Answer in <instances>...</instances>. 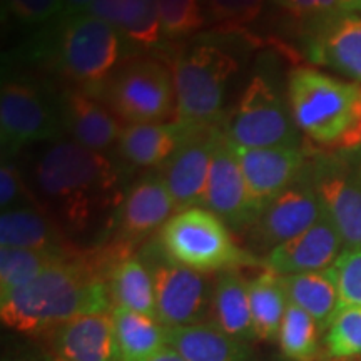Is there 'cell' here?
I'll list each match as a JSON object with an SVG mask.
<instances>
[{"mask_svg": "<svg viewBox=\"0 0 361 361\" xmlns=\"http://www.w3.org/2000/svg\"><path fill=\"white\" fill-rule=\"evenodd\" d=\"M341 6L345 8V12H353L360 11L361 12V0H341Z\"/></svg>", "mask_w": 361, "mask_h": 361, "instance_id": "obj_42", "label": "cell"}, {"mask_svg": "<svg viewBox=\"0 0 361 361\" xmlns=\"http://www.w3.org/2000/svg\"><path fill=\"white\" fill-rule=\"evenodd\" d=\"M360 147H361V129H360Z\"/></svg>", "mask_w": 361, "mask_h": 361, "instance_id": "obj_43", "label": "cell"}, {"mask_svg": "<svg viewBox=\"0 0 361 361\" xmlns=\"http://www.w3.org/2000/svg\"><path fill=\"white\" fill-rule=\"evenodd\" d=\"M310 59L361 84V17L341 13L319 25L310 44Z\"/></svg>", "mask_w": 361, "mask_h": 361, "instance_id": "obj_19", "label": "cell"}, {"mask_svg": "<svg viewBox=\"0 0 361 361\" xmlns=\"http://www.w3.org/2000/svg\"><path fill=\"white\" fill-rule=\"evenodd\" d=\"M64 128L62 111L32 84L12 80L0 92V139L4 154L27 144L56 139Z\"/></svg>", "mask_w": 361, "mask_h": 361, "instance_id": "obj_10", "label": "cell"}, {"mask_svg": "<svg viewBox=\"0 0 361 361\" xmlns=\"http://www.w3.org/2000/svg\"><path fill=\"white\" fill-rule=\"evenodd\" d=\"M106 99L126 123H162L176 114L173 72L154 59L129 62L107 82Z\"/></svg>", "mask_w": 361, "mask_h": 361, "instance_id": "obj_8", "label": "cell"}, {"mask_svg": "<svg viewBox=\"0 0 361 361\" xmlns=\"http://www.w3.org/2000/svg\"><path fill=\"white\" fill-rule=\"evenodd\" d=\"M314 188L345 247H361V166L324 168Z\"/></svg>", "mask_w": 361, "mask_h": 361, "instance_id": "obj_18", "label": "cell"}, {"mask_svg": "<svg viewBox=\"0 0 361 361\" xmlns=\"http://www.w3.org/2000/svg\"><path fill=\"white\" fill-rule=\"evenodd\" d=\"M174 209L173 197L161 174L142 178L129 189L116 211L111 228L114 238L109 241L134 247L161 229L171 219Z\"/></svg>", "mask_w": 361, "mask_h": 361, "instance_id": "obj_15", "label": "cell"}, {"mask_svg": "<svg viewBox=\"0 0 361 361\" xmlns=\"http://www.w3.org/2000/svg\"><path fill=\"white\" fill-rule=\"evenodd\" d=\"M161 30L166 37H184L206 24L202 0H157Z\"/></svg>", "mask_w": 361, "mask_h": 361, "instance_id": "obj_32", "label": "cell"}, {"mask_svg": "<svg viewBox=\"0 0 361 361\" xmlns=\"http://www.w3.org/2000/svg\"><path fill=\"white\" fill-rule=\"evenodd\" d=\"M133 250L107 241L59 261L20 290L0 300V318L20 335L42 338L59 324L84 314L112 313L111 269Z\"/></svg>", "mask_w": 361, "mask_h": 361, "instance_id": "obj_1", "label": "cell"}, {"mask_svg": "<svg viewBox=\"0 0 361 361\" xmlns=\"http://www.w3.org/2000/svg\"><path fill=\"white\" fill-rule=\"evenodd\" d=\"M281 4L295 19L319 22V25L341 13H348L343 8L341 0H281Z\"/></svg>", "mask_w": 361, "mask_h": 361, "instance_id": "obj_38", "label": "cell"}, {"mask_svg": "<svg viewBox=\"0 0 361 361\" xmlns=\"http://www.w3.org/2000/svg\"><path fill=\"white\" fill-rule=\"evenodd\" d=\"M62 117L72 139L96 152L107 151L124 130L116 112L84 89L67 92Z\"/></svg>", "mask_w": 361, "mask_h": 361, "instance_id": "obj_20", "label": "cell"}, {"mask_svg": "<svg viewBox=\"0 0 361 361\" xmlns=\"http://www.w3.org/2000/svg\"><path fill=\"white\" fill-rule=\"evenodd\" d=\"M238 62L213 45H194L174 61L176 123L206 128L221 116Z\"/></svg>", "mask_w": 361, "mask_h": 361, "instance_id": "obj_5", "label": "cell"}, {"mask_svg": "<svg viewBox=\"0 0 361 361\" xmlns=\"http://www.w3.org/2000/svg\"><path fill=\"white\" fill-rule=\"evenodd\" d=\"M189 126L173 123L129 124L121 134L117 147L121 156L137 168L164 166L183 142Z\"/></svg>", "mask_w": 361, "mask_h": 361, "instance_id": "obj_24", "label": "cell"}, {"mask_svg": "<svg viewBox=\"0 0 361 361\" xmlns=\"http://www.w3.org/2000/svg\"><path fill=\"white\" fill-rule=\"evenodd\" d=\"M322 326L311 316L288 301L281 329H279V350L288 361H322L324 346Z\"/></svg>", "mask_w": 361, "mask_h": 361, "instance_id": "obj_29", "label": "cell"}, {"mask_svg": "<svg viewBox=\"0 0 361 361\" xmlns=\"http://www.w3.org/2000/svg\"><path fill=\"white\" fill-rule=\"evenodd\" d=\"M234 146L256 218L274 197L295 184L303 169L305 156L296 146Z\"/></svg>", "mask_w": 361, "mask_h": 361, "instance_id": "obj_14", "label": "cell"}, {"mask_svg": "<svg viewBox=\"0 0 361 361\" xmlns=\"http://www.w3.org/2000/svg\"><path fill=\"white\" fill-rule=\"evenodd\" d=\"M146 361H186V360H184L174 348L166 346V348L157 351L156 355H152L151 358H147Z\"/></svg>", "mask_w": 361, "mask_h": 361, "instance_id": "obj_41", "label": "cell"}, {"mask_svg": "<svg viewBox=\"0 0 361 361\" xmlns=\"http://www.w3.org/2000/svg\"><path fill=\"white\" fill-rule=\"evenodd\" d=\"M78 251L56 252L0 247V300L20 290L22 286L37 278L42 271Z\"/></svg>", "mask_w": 361, "mask_h": 361, "instance_id": "obj_30", "label": "cell"}, {"mask_svg": "<svg viewBox=\"0 0 361 361\" xmlns=\"http://www.w3.org/2000/svg\"><path fill=\"white\" fill-rule=\"evenodd\" d=\"M32 184L39 207L69 239L101 228L104 221H114L124 200L111 159L75 141H59L44 149L32 166Z\"/></svg>", "mask_w": 361, "mask_h": 361, "instance_id": "obj_2", "label": "cell"}, {"mask_svg": "<svg viewBox=\"0 0 361 361\" xmlns=\"http://www.w3.org/2000/svg\"><path fill=\"white\" fill-rule=\"evenodd\" d=\"M112 318L123 361H146L168 346L166 326L156 318L124 308L112 310Z\"/></svg>", "mask_w": 361, "mask_h": 361, "instance_id": "obj_27", "label": "cell"}, {"mask_svg": "<svg viewBox=\"0 0 361 361\" xmlns=\"http://www.w3.org/2000/svg\"><path fill=\"white\" fill-rule=\"evenodd\" d=\"M0 247L34 251H75L61 226L39 206H22L0 216Z\"/></svg>", "mask_w": 361, "mask_h": 361, "instance_id": "obj_21", "label": "cell"}, {"mask_svg": "<svg viewBox=\"0 0 361 361\" xmlns=\"http://www.w3.org/2000/svg\"><path fill=\"white\" fill-rule=\"evenodd\" d=\"M343 250L345 245L340 233L323 209L310 229L271 250L263 259V268L279 276L322 271L335 263Z\"/></svg>", "mask_w": 361, "mask_h": 361, "instance_id": "obj_17", "label": "cell"}, {"mask_svg": "<svg viewBox=\"0 0 361 361\" xmlns=\"http://www.w3.org/2000/svg\"><path fill=\"white\" fill-rule=\"evenodd\" d=\"M22 206H39L12 162L4 159L0 168V209L2 213Z\"/></svg>", "mask_w": 361, "mask_h": 361, "instance_id": "obj_36", "label": "cell"}, {"mask_svg": "<svg viewBox=\"0 0 361 361\" xmlns=\"http://www.w3.org/2000/svg\"><path fill=\"white\" fill-rule=\"evenodd\" d=\"M157 243L176 263L211 274L241 266H263V259L239 247L229 228L206 207H189L171 216Z\"/></svg>", "mask_w": 361, "mask_h": 361, "instance_id": "obj_4", "label": "cell"}, {"mask_svg": "<svg viewBox=\"0 0 361 361\" xmlns=\"http://www.w3.org/2000/svg\"><path fill=\"white\" fill-rule=\"evenodd\" d=\"M224 134L241 147H298L300 129L273 85L255 75L239 97Z\"/></svg>", "mask_w": 361, "mask_h": 361, "instance_id": "obj_9", "label": "cell"}, {"mask_svg": "<svg viewBox=\"0 0 361 361\" xmlns=\"http://www.w3.org/2000/svg\"><path fill=\"white\" fill-rule=\"evenodd\" d=\"M202 207L214 213L233 231H245L256 219V211L250 201L234 146L221 130Z\"/></svg>", "mask_w": 361, "mask_h": 361, "instance_id": "obj_13", "label": "cell"}, {"mask_svg": "<svg viewBox=\"0 0 361 361\" xmlns=\"http://www.w3.org/2000/svg\"><path fill=\"white\" fill-rule=\"evenodd\" d=\"M40 340L56 361H123L112 313L79 316Z\"/></svg>", "mask_w": 361, "mask_h": 361, "instance_id": "obj_16", "label": "cell"}, {"mask_svg": "<svg viewBox=\"0 0 361 361\" xmlns=\"http://www.w3.org/2000/svg\"><path fill=\"white\" fill-rule=\"evenodd\" d=\"M168 346L186 361H258L250 343L226 335L211 323L166 326Z\"/></svg>", "mask_w": 361, "mask_h": 361, "instance_id": "obj_22", "label": "cell"}, {"mask_svg": "<svg viewBox=\"0 0 361 361\" xmlns=\"http://www.w3.org/2000/svg\"><path fill=\"white\" fill-rule=\"evenodd\" d=\"M218 129L189 126L178 151L164 164L161 176L173 197L176 213L204 206V196L213 162Z\"/></svg>", "mask_w": 361, "mask_h": 361, "instance_id": "obj_12", "label": "cell"}, {"mask_svg": "<svg viewBox=\"0 0 361 361\" xmlns=\"http://www.w3.org/2000/svg\"><path fill=\"white\" fill-rule=\"evenodd\" d=\"M2 361H56L49 353L44 341L27 343V345H16L8 348L2 356Z\"/></svg>", "mask_w": 361, "mask_h": 361, "instance_id": "obj_39", "label": "cell"}, {"mask_svg": "<svg viewBox=\"0 0 361 361\" xmlns=\"http://www.w3.org/2000/svg\"><path fill=\"white\" fill-rule=\"evenodd\" d=\"M207 323L239 341L255 338L250 303V286L239 269L221 271L214 278L213 300Z\"/></svg>", "mask_w": 361, "mask_h": 361, "instance_id": "obj_23", "label": "cell"}, {"mask_svg": "<svg viewBox=\"0 0 361 361\" xmlns=\"http://www.w3.org/2000/svg\"><path fill=\"white\" fill-rule=\"evenodd\" d=\"M94 2H96V0H62L61 19H69V17L87 13Z\"/></svg>", "mask_w": 361, "mask_h": 361, "instance_id": "obj_40", "label": "cell"}, {"mask_svg": "<svg viewBox=\"0 0 361 361\" xmlns=\"http://www.w3.org/2000/svg\"><path fill=\"white\" fill-rule=\"evenodd\" d=\"M266 0H202L206 20L221 29H239L251 24L263 12Z\"/></svg>", "mask_w": 361, "mask_h": 361, "instance_id": "obj_34", "label": "cell"}, {"mask_svg": "<svg viewBox=\"0 0 361 361\" xmlns=\"http://www.w3.org/2000/svg\"><path fill=\"white\" fill-rule=\"evenodd\" d=\"M329 269L338 288L340 308H361V247H345Z\"/></svg>", "mask_w": 361, "mask_h": 361, "instance_id": "obj_33", "label": "cell"}, {"mask_svg": "<svg viewBox=\"0 0 361 361\" xmlns=\"http://www.w3.org/2000/svg\"><path fill=\"white\" fill-rule=\"evenodd\" d=\"M151 2L152 0H96L87 13L109 22L123 34L141 19Z\"/></svg>", "mask_w": 361, "mask_h": 361, "instance_id": "obj_35", "label": "cell"}, {"mask_svg": "<svg viewBox=\"0 0 361 361\" xmlns=\"http://www.w3.org/2000/svg\"><path fill=\"white\" fill-rule=\"evenodd\" d=\"M152 274L156 293V318L164 326H188L209 318L214 279L176 263L162 251L159 243L151 241L141 255Z\"/></svg>", "mask_w": 361, "mask_h": 361, "instance_id": "obj_6", "label": "cell"}, {"mask_svg": "<svg viewBox=\"0 0 361 361\" xmlns=\"http://www.w3.org/2000/svg\"><path fill=\"white\" fill-rule=\"evenodd\" d=\"M288 99L296 128L306 137L326 147L356 149L361 84L298 67L288 78Z\"/></svg>", "mask_w": 361, "mask_h": 361, "instance_id": "obj_3", "label": "cell"}, {"mask_svg": "<svg viewBox=\"0 0 361 361\" xmlns=\"http://www.w3.org/2000/svg\"><path fill=\"white\" fill-rule=\"evenodd\" d=\"M255 338L261 341L278 340L279 329L288 308V298L284 293L279 274L266 269L247 281Z\"/></svg>", "mask_w": 361, "mask_h": 361, "instance_id": "obj_28", "label": "cell"}, {"mask_svg": "<svg viewBox=\"0 0 361 361\" xmlns=\"http://www.w3.org/2000/svg\"><path fill=\"white\" fill-rule=\"evenodd\" d=\"M324 358L351 361L361 358V308H340L323 336Z\"/></svg>", "mask_w": 361, "mask_h": 361, "instance_id": "obj_31", "label": "cell"}, {"mask_svg": "<svg viewBox=\"0 0 361 361\" xmlns=\"http://www.w3.org/2000/svg\"><path fill=\"white\" fill-rule=\"evenodd\" d=\"M281 284L288 301L306 311L326 331L328 324L340 310V296L331 269L286 274Z\"/></svg>", "mask_w": 361, "mask_h": 361, "instance_id": "obj_25", "label": "cell"}, {"mask_svg": "<svg viewBox=\"0 0 361 361\" xmlns=\"http://www.w3.org/2000/svg\"><path fill=\"white\" fill-rule=\"evenodd\" d=\"M322 213L323 206L314 184L296 180L274 197L247 228L250 245L256 251L269 252L310 229Z\"/></svg>", "mask_w": 361, "mask_h": 361, "instance_id": "obj_11", "label": "cell"}, {"mask_svg": "<svg viewBox=\"0 0 361 361\" xmlns=\"http://www.w3.org/2000/svg\"><path fill=\"white\" fill-rule=\"evenodd\" d=\"M57 64L72 82L90 87L102 85L121 57V32L99 17L82 16L61 19Z\"/></svg>", "mask_w": 361, "mask_h": 361, "instance_id": "obj_7", "label": "cell"}, {"mask_svg": "<svg viewBox=\"0 0 361 361\" xmlns=\"http://www.w3.org/2000/svg\"><path fill=\"white\" fill-rule=\"evenodd\" d=\"M8 16L25 25H39L61 17L62 0H4Z\"/></svg>", "mask_w": 361, "mask_h": 361, "instance_id": "obj_37", "label": "cell"}, {"mask_svg": "<svg viewBox=\"0 0 361 361\" xmlns=\"http://www.w3.org/2000/svg\"><path fill=\"white\" fill-rule=\"evenodd\" d=\"M107 284L114 308L130 310L156 318L154 281L141 256L129 255L117 261L111 269Z\"/></svg>", "mask_w": 361, "mask_h": 361, "instance_id": "obj_26", "label": "cell"}]
</instances>
